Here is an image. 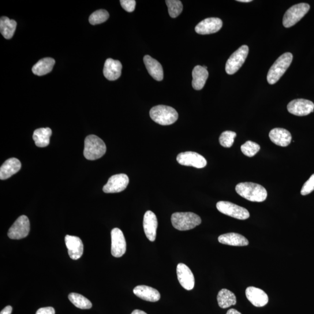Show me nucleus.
Returning a JSON list of instances; mask_svg holds the SVG:
<instances>
[{
    "label": "nucleus",
    "instance_id": "obj_1",
    "mask_svg": "<svg viewBox=\"0 0 314 314\" xmlns=\"http://www.w3.org/2000/svg\"><path fill=\"white\" fill-rule=\"evenodd\" d=\"M236 192L244 199L258 203L264 201L268 195L263 186L252 182L239 183L236 186Z\"/></svg>",
    "mask_w": 314,
    "mask_h": 314
},
{
    "label": "nucleus",
    "instance_id": "obj_2",
    "mask_svg": "<svg viewBox=\"0 0 314 314\" xmlns=\"http://www.w3.org/2000/svg\"><path fill=\"white\" fill-rule=\"evenodd\" d=\"M171 222L175 229L184 231L194 229L200 225L201 219L193 212H175L172 215Z\"/></svg>",
    "mask_w": 314,
    "mask_h": 314
},
{
    "label": "nucleus",
    "instance_id": "obj_3",
    "mask_svg": "<svg viewBox=\"0 0 314 314\" xmlns=\"http://www.w3.org/2000/svg\"><path fill=\"white\" fill-rule=\"evenodd\" d=\"M293 57L290 52H286L276 59L268 73L267 81L269 84L274 85L280 80L290 66Z\"/></svg>",
    "mask_w": 314,
    "mask_h": 314
},
{
    "label": "nucleus",
    "instance_id": "obj_4",
    "mask_svg": "<svg viewBox=\"0 0 314 314\" xmlns=\"http://www.w3.org/2000/svg\"><path fill=\"white\" fill-rule=\"evenodd\" d=\"M106 145L102 139L96 135H89L85 140L84 154L89 160H96L106 154Z\"/></svg>",
    "mask_w": 314,
    "mask_h": 314
},
{
    "label": "nucleus",
    "instance_id": "obj_5",
    "mask_svg": "<svg viewBox=\"0 0 314 314\" xmlns=\"http://www.w3.org/2000/svg\"><path fill=\"white\" fill-rule=\"evenodd\" d=\"M151 118L162 125H170L177 121L178 114L174 108L160 105L151 108L149 111Z\"/></svg>",
    "mask_w": 314,
    "mask_h": 314
},
{
    "label": "nucleus",
    "instance_id": "obj_6",
    "mask_svg": "<svg viewBox=\"0 0 314 314\" xmlns=\"http://www.w3.org/2000/svg\"><path fill=\"white\" fill-rule=\"evenodd\" d=\"M310 9L308 4L300 3L291 7L288 10L283 18V25L285 28H289L296 25L300 21Z\"/></svg>",
    "mask_w": 314,
    "mask_h": 314
},
{
    "label": "nucleus",
    "instance_id": "obj_7",
    "mask_svg": "<svg viewBox=\"0 0 314 314\" xmlns=\"http://www.w3.org/2000/svg\"><path fill=\"white\" fill-rule=\"evenodd\" d=\"M249 51V47L244 45L231 55L226 63L225 70L227 74H233L238 72L248 57Z\"/></svg>",
    "mask_w": 314,
    "mask_h": 314
},
{
    "label": "nucleus",
    "instance_id": "obj_8",
    "mask_svg": "<svg viewBox=\"0 0 314 314\" xmlns=\"http://www.w3.org/2000/svg\"><path fill=\"white\" fill-rule=\"evenodd\" d=\"M216 208L222 214L236 219L245 220L250 217V213L248 209L229 201L218 202Z\"/></svg>",
    "mask_w": 314,
    "mask_h": 314
},
{
    "label": "nucleus",
    "instance_id": "obj_9",
    "mask_svg": "<svg viewBox=\"0 0 314 314\" xmlns=\"http://www.w3.org/2000/svg\"><path fill=\"white\" fill-rule=\"evenodd\" d=\"M177 162L182 166L203 168L207 166V160L199 153L186 151L180 153L177 158Z\"/></svg>",
    "mask_w": 314,
    "mask_h": 314
},
{
    "label": "nucleus",
    "instance_id": "obj_10",
    "mask_svg": "<svg viewBox=\"0 0 314 314\" xmlns=\"http://www.w3.org/2000/svg\"><path fill=\"white\" fill-rule=\"evenodd\" d=\"M30 231V222L27 216L19 217L9 230L8 236L11 239L19 240L28 237Z\"/></svg>",
    "mask_w": 314,
    "mask_h": 314
},
{
    "label": "nucleus",
    "instance_id": "obj_11",
    "mask_svg": "<svg viewBox=\"0 0 314 314\" xmlns=\"http://www.w3.org/2000/svg\"><path fill=\"white\" fill-rule=\"evenodd\" d=\"M129 179L126 174H121L112 176L103 187L106 193H116L123 191L128 186Z\"/></svg>",
    "mask_w": 314,
    "mask_h": 314
},
{
    "label": "nucleus",
    "instance_id": "obj_12",
    "mask_svg": "<svg viewBox=\"0 0 314 314\" xmlns=\"http://www.w3.org/2000/svg\"><path fill=\"white\" fill-rule=\"evenodd\" d=\"M111 254L115 257H121L126 251V243L124 235L119 228L111 231Z\"/></svg>",
    "mask_w": 314,
    "mask_h": 314
},
{
    "label": "nucleus",
    "instance_id": "obj_13",
    "mask_svg": "<svg viewBox=\"0 0 314 314\" xmlns=\"http://www.w3.org/2000/svg\"><path fill=\"white\" fill-rule=\"evenodd\" d=\"M287 108L290 114L302 117L313 112L314 104L308 100L296 99L288 104Z\"/></svg>",
    "mask_w": 314,
    "mask_h": 314
},
{
    "label": "nucleus",
    "instance_id": "obj_14",
    "mask_svg": "<svg viewBox=\"0 0 314 314\" xmlns=\"http://www.w3.org/2000/svg\"><path fill=\"white\" fill-rule=\"evenodd\" d=\"M222 21L218 18H209L202 21L195 28L198 34L209 35L218 32L222 27Z\"/></svg>",
    "mask_w": 314,
    "mask_h": 314
},
{
    "label": "nucleus",
    "instance_id": "obj_15",
    "mask_svg": "<svg viewBox=\"0 0 314 314\" xmlns=\"http://www.w3.org/2000/svg\"><path fill=\"white\" fill-rule=\"evenodd\" d=\"M178 279L181 286L187 290H191L195 285L194 275L186 265L179 264L177 268Z\"/></svg>",
    "mask_w": 314,
    "mask_h": 314
},
{
    "label": "nucleus",
    "instance_id": "obj_16",
    "mask_svg": "<svg viewBox=\"0 0 314 314\" xmlns=\"http://www.w3.org/2000/svg\"><path fill=\"white\" fill-rule=\"evenodd\" d=\"M65 242L71 259L77 260L83 255L84 245L80 238L66 235Z\"/></svg>",
    "mask_w": 314,
    "mask_h": 314
},
{
    "label": "nucleus",
    "instance_id": "obj_17",
    "mask_svg": "<svg viewBox=\"0 0 314 314\" xmlns=\"http://www.w3.org/2000/svg\"><path fill=\"white\" fill-rule=\"evenodd\" d=\"M246 296L249 301L257 307L267 305L269 300L268 295L264 291L253 286L247 288Z\"/></svg>",
    "mask_w": 314,
    "mask_h": 314
},
{
    "label": "nucleus",
    "instance_id": "obj_18",
    "mask_svg": "<svg viewBox=\"0 0 314 314\" xmlns=\"http://www.w3.org/2000/svg\"><path fill=\"white\" fill-rule=\"evenodd\" d=\"M158 227V220L154 213L147 211L145 213L143 219L144 233L148 240L154 242L156 236V229Z\"/></svg>",
    "mask_w": 314,
    "mask_h": 314
},
{
    "label": "nucleus",
    "instance_id": "obj_19",
    "mask_svg": "<svg viewBox=\"0 0 314 314\" xmlns=\"http://www.w3.org/2000/svg\"><path fill=\"white\" fill-rule=\"evenodd\" d=\"M122 65L120 61L108 58L105 62L103 73L108 80H117L121 75Z\"/></svg>",
    "mask_w": 314,
    "mask_h": 314
},
{
    "label": "nucleus",
    "instance_id": "obj_20",
    "mask_svg": "<svg viewBox=\"0 0 314 314\" xmlns=\"http://www.w3.org/2000/svg\"><path fill=\"white\" fill-rule=\"evenodd\" d=\"M272 143L280 147H287L289 145L292 139L290 133L283 128H274L269 133Z\"/></svg>",
    "mask_w": 314,
    "mask_h": 314
},
{
    "label": "nucleus",
    "instance_id": "obj_21",
    "mask_svg": "<svg viewBox=\"0 0 314 314\" xmlns=\"http://www.w3.org/2000/svg\"><path fill=\"white\" fill-rule=\"evenodd\" d=\"M133 293L142 300L149 302L158 301L161 298L158 290L148 286H137L133 289Z\"/></svg>",
    "mask_w": 314,
    "mask_h": 314
},
{
    "label": "nucleus",
    "instance_id": "obj_22",
    "mask_svg": "<svg viewBox=\"0 0 314 314\" xmlns=\"http://www.w3.org/2000/svg\"><path fill=\"white\" fill-rule=\"evenodd\" d=\"M21 163L17 159L11 158L7 160L0 168V179L6 180L12 177L21 170Z\"/></svg>",
    "mask_w": 314,
    "mask_h": 314
},
{
    "label": "nucleus",
    "instance_id": "obj_23",
    "mask_svg": "<svg viewBox=\"0 0 314 314\" xmlns=\"http://www.w3.org/2000/svg\"><path fill=\"white\" fill-rule=\"evenodd\" d=\"M143 61L149 74L157 81H163L164 72L161 63L149 55L144 56Z\"/></svg>",
    "mask_w": 314,
    "mask_h": 314
},
{
    "label": "nucleus",
    "instance_id": "obj_24",
    "mask_svg": "<svg viewBox=\"0 0 314 314\" xmlns=\"http://www.w3.org/2000/svg\"><path fill=\"white\" fill-rule=\"evenodd\" d=\"M220 244L232 246H246L249 242L244 236L237 233H228L219 236Z\"/></svg>",
    "mask_w": 314,
    "mask_h": 314
},
{
    "label": "nucleus",
    "instance_id": "obj_25",
    "mask_svg": "<svg viewBox=\"0 0 314 314\" xmlns=\"http://www.w3.org/2000/svg\"><path fill=\"white\" fill-rule=\"evenodd\" d=\"M209 73L207 69L203 66L197 65L194 67L193 72L192 87L196 91H200L204 87L208 77Z\"/></svg>",
    "mask_w": 314,
    "mask_h": 314
},
{
    "label": "nucleus",
    "instance_id": "obj_26",
    "mask_svg": "<svg viewBox=\"0 0 314 314\" xmlns=\"http://www.w3.org/2000/svg\"><path fill=\"white\" fill-rule=\"evenodd\" d=\"M55 61L52 58H45L38 62L33 66L32 72L37 76H43L51 72L55 65Z\"/></svg>",
    "mask_w": 314,
    "mask_h": 314
},
{
    "label": "nucleus",
    "instance_id": "obj_27",
    "mask_svg": "<svg viewBox=\"0 0 314 314\" xmlns=\"http://www.w3.org/2000/svg\"><path fill=\"white\" fill-rule=\"evenodd\" d=\"M52 130L49 128H40L35 130L33 134V139L35 142L36 146L46 147L50 144V139Z\"/></svg>",
    "mask_w": 314,
    "mask_h": 314
},
{
    "label": "nucleus",
    "instance_id": "obj_28",
    "mask_svg": "<svg viewBox=\"0 0 314 314\" xmlns=\"http://www.w3.org/2000/svg\"><path fill=\"white\" fill-rule=\"evenodd\" d=\"M17 22L10 20L6 17H2L0 20V32L6 39L12 38L17 28Z\"/></svg>",
    "mask_w": 314,
    "mask_h": 314
},
{
    "label": "nucleus",
    "instance_id": "obj_29",
    "mask_svg": "<svg viewBox=\"0 0 314 314\" xmlns=\"http://www.w3.org/2000/svg\"><path fill=\"white\" fill-rule=\"evenodd\" d=\"M217 301L220 308H227L237 304V297L231 291L223 289L219 291Z\"/></svg>",
    "mask_w": 314,
    "mask_h": 314
},
{
    "label": "nucleus",
    "instance_id": "obj_30",
    "mask_svg": "<svg viewBox=\"0 0 314 314\" xmlns=\"http://www.w3.org/2000/svg\"><path fill=\"white\" fill-rule=\"evenodd\" d=\"M68 298L70 302L77 308L86 309L92 307L91 301L80 294L70 293L69 294Z\"/></svg>",
    "mask_w": 314,
    "mask_h": 314
},
{
    "label": "nucleus",
    "instance_id": "obj_31",
    "mask_svg": "<svg viewBox=\"0 0 314 314\" xmlns=\"http://www.w3.org/2000/svg\"><path fill=\"white\" fill-rule=\"evenodd\" d=\"M109 17V14L106 10H100L95 11L90 16L89 22L93 25L101 24L106 22Z\"/></svg>",
    "mask_w": 314,
    "mask_h": 314
},
{
    "label": "nucleus",
    "instance_id": "obj_32",
    "mask_svg": "<svg viewBox=\"0 0 314 314\" xmlns=\"http://www.w3.org/2000/svg\"><path fill=\"white\" fill-rule=\"evenodd\" d=\"M171 17L177 18L181 14L183 10V5L181 1L178 0H167L166 2Z\"/></svg>",
    "mask_w": 314,
    "mask_h": 314
},
{
    "label": "nucleus",
    "instance_id": "obj_33",
    "mask_svg": "<svg viewBox=\"0 0 314 314\" xmlns=\"http://www.w3.org/2000/svg\"><path fill=\"white\" fill-rule=\"evenodd\" d=\"M260 145L252 141H246L241 146V150L244 154L249 157L256 155L260 150Z\"/></svg>",
    "mask_w": 314,
    "mask_h": 314
},
{
    "label": "nucleus",
    "instance_id": "obj_34",
    "mask_svg": "<svg viewBox=\"0 0 314 314\" xmlns=\"http://www.w3.org/2000/svg\"><path fill=\"white\" fill-rule=\"evenodd\" d=\"M237 134L232 131H225L220 134L219 143L223 147L230 148L232 146L234 140Z\"/></svg>",
    "mask_w": 314,
    "mask_h": 314
},
{
    "label": "nucleus",
    "instance_id": "obj_35",
    "mask_svg": "<svg viewBox=\"0 0 314 314\" xmlns=\"http://www.w3.org/2000/svg\"><path fill=\"white\" fill-rule=\"evenodd\" d=\"M314 190V174L311 176L308 180L306 181L301 190V194L302 196L308 195Z\"/></svg>",
    "mask_w": 314,
    "mask_h": 314
},
{
    "label": "nucleus",
    "instance_id": "obj_36",
    "mask_svg": "<svg viewBox=\"0 0 314 314\" xmlns=\"http://www.w3.org/2000/svg\"><path fill=\"white\" fill-rule=\"evenodd\" d=\"M121 5L128 13H132L135 9L136 1L134 0H121Z\"/></svg>",
    "mask_w": 314,
    "mask_h": 314
},
{
    "label": "nucleus",
    "instance_id": "obj_37",
    "mask_svg": "<svg viewBox=\"0 0 314 314\" xmlns=\"http://www.w3.org/2000/svg\"><path fill=\"white\" fill-rule=\"evenodd\" d=\"M36 314H55V309L51 306L41 308L37 310Z\"/></svg>",
    "mask_w": 314,
    "mask_h": 314
},
{
    "label": "nucleus",
    "instance_id": "obj_38",
    "mask_svg": "<svg viewBox=\"0 0 314 314\" xmlns=\"http://www.w3.org/2000/svg\"><path fill=\"white\" fill-rule=\"evenodd\" d=\"M12 306L8 305L6 306V307L2 310L0 314H11V313H12Z\"/></svg>",
    "mask_w": 314,
    "mask_h": 314
},
{
    "label": "nucleus",
    "instance_id": "obj_39",
    "mask_svg": "<svg viewBox=\"0 0 314 314\" xmlns=\"http://www.w3.org/2000/svg\"><path fill=\"white\" fill-rule=\"evenodd\" d=\"M226 314H242L240 312H239L238 311H237V309H230L229 310H228Z\"/></svg>",
    "mask_w": 314,
    "mask_h": 314
},
{
    "label": "nucleus",
    "instance_id": "obj_40",
    "mask_svg": "<svg viewBox=\"0 0 314 314\" xmlns=\"http://www.w3.org/2000/svg\"><path fill=\"white\" fill-rule=\"evenodd\" d=\"M131 314H147V313H145L143 311H141V310L135 309V310H134V311Z\"/></svg>",
    "mask_w": 314,
    "mask_h": 314
},
{
    "label": "nucleus",
    "instance_id": "obj_41",
    "mask_svg": "<svg viewBox=\"0 0 314 314\" xmlns=\"http://www.w3.org/2000/svg\"><path fill=\"white\" fill-rule=\"evenodd\" d=\"M239 2H241V3H250L252 2V0H238Z\"/></svg>",
    "mask_w": 314,
    "mask_h": 314
}]
</instances>
